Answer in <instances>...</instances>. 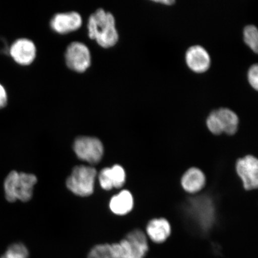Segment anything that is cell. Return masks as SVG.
Instances as JSON below:
<instances>
[{
    "label": "cell",
    "mask_w": 258,
    "mask_h": 258,
    "mask_svg": "<svg viewBox=\"0 0 258 258\" xmlns=\"http://www.w3.org/2000/svg\"><path fill=\"white\" fill-rule=\"evenodd\" d=\"M89 36L100 46L108 48L117 43L118 34L115 28L114 16L109 12L99 9L90 15L88 21Z\"/></svg>",
    "instance_id": "cell-1"
},
{
    "label": "cell",
    "mask_w": 258,
    "mask_h": 258,
    "mask_svg": "<svg viewBox=\"0 0 258 258\" xmlns=\"http://www.w3.org/2000/svg\"><path fill=\"white\" fill-rule=\"evenodd\" d=\"M37 182V177L33 174L12 171L6 177L5 181L6 200L11 203L18 200L22 202L30 201L33 196L34 186Z\"/></svg>",
    "instance_id": "cell-2"
},
{
    "label": "cell",
    "mask_w": 258,
    "mask_h": 258,
    "mask_svg": "<svg viewBox=\"0 0 258 258\" xmlns=\"http://www.w3.org/2000/svg\"><path fill=\"white\" fill-rule=\"evenodd\" d=\"M96 175V170L92 167L76 166L67 180V188L77 196H89L94 191Z\"/></svg>",
    "instance_id": "cell-3"
},
{
    "label": "cell",
    "mask_w": 258,
    "mask_h": 258,
    "mask_svg": "<svg viewBox=\"0 0 258 258\" xmlns=\"http://www.w3.org/2000/svg\"><path fill=\"white\" fill-rule=\"evenodd\" d=\"M74 151L80 160L90 164L98 163L104 155V146L98 138L90 137L77 138Z\"/></svg>",
    "instance_id": "cell-4"
},
{
    "label": "cell",
    "mask_w": 258,
    "mask_h": 258,
    "mask_svg": "<svg viewBox=\"0 0 258 258\" xmlns=\"http://www.w3.org/2000/svg\"><path fill=\"white\" fill-rule=\"evenodd\" d=\"M119 244L125 258H144L149 250L146 235L138 229L131 231Z\"/></svg>",
    "instance_id": "cell-5"
},
{
    "label": "cell",
    "mask_w": 258,
    "mask_h": 258,
    "mask_svg": "<svg viewBox=\"0 0 258 258\" xmlns=\"http://www.w3.org/2000/svg\"><path fill=\"white\" fill-rule=\"evenodd\" d=\"M66 63L70 69L77 72H84L91 63L89 48L80 42H73L67 48Z\"/></svg>",
    "instance_id": "cell-6"
},
{
    "label": "cell",
    "mask_w": 258,
    "mask_h": 258,
    "mask_svg": "<svg viewBox=\"0 0 258 258\" xmlns=\"http://www.w3.org/2000/svg\"><path fill=\"white\" fill-rule=\"evenodd\" d=\"M189 213L192 220L202 229H208L214 222V209L211 201L207 198L191 199L189 202Z\"/></svg>",
    "instance_id": "cell-7"
},
{
    "label": "cell",
    "mask_w": 258,
    "mask_h": 258,
    "mask_svg": "<svg viewBox=\"0 0 258 258\" xmlns=\"http://www.w3.org/2000/svg\"><path fill=\"white\" fill-rule=\"evenodd\" d=\"M236 171L246 190L258 188V159L246 156L237 161Z\"/></svg>",
    "instance_id": "cell-8"
},
{
    "label": "cell",
    "mask_w": 258,
    "mask_h": 258,
    "mask_svg": "<svg viewBox=\"0 0 258 258\" xmlns=\"http://www.w3.org/2000/svg\"><path fill=\"white\" fill-rule=\"evenodd\" d=\"M9 52L16 62L21 66H28L35 59L36 47L32 41L21 38L12 44Z\"/></svg>",
    "instance_id": "cell-9"
},
{
    "label": "cell",
    "mask_w": 258,
    "mask_h": 258,
    "mask_svg": "<svg viewBox=\"0 0 258 258\" xmlns=\"http://www.w3.org/2000/svg\"><path fill=\"white\" fill-rule=\"evenodd\" d=\"M185 59L187 66L197 73L207 72L211 66V57L208 51L199 45L191 46L187 50Z\"/></svg>",
    "instance_id": "cell-10"
},
{
    "label": "cell",
    "mask_w": 258,
    "mask_h": 258,
    "mask_svg": "<svg viewBox=\"0 0 258 258\" xmlns=\"http://www.w3.org/2000/svg\"><path fill=\"white\" fill-rule=\"evenodd\" d=\"M82 25V16L76 12L60 13L54 15L50 22L51 28L60 34L77 30Z\"/></svg>",
    "instance_id": "cell-11"
},
{
    "label": "cell",
    "mask_w": 258,
    "mask_h": 258,
    "mask_svg": "<svg viewBox=\"0 0 258 258\" xmlns=\"http://www.w3.org/2000/svg\"><path fill=\"white\" fill-rule=\"evenodd\" d=\"M125 172L122 167L118 164L111 167H106L99 175V182L105 190L120 188L125 181Z\"/></svg>",
    "instance_id": "cell-12"
},
{
    "label": "cell",
    "mask_w": 258,
    "mask_h": 258,
    "mask_svg": "<svg viewBox=\"0 0 258 258\" xmlns=\"http://www.w3.org/2000/svg\"><path fill=\"white\" fill-rule=\"evenodd\" d=\"M172 232L170 224L164 218L154 219L150 221L147 227V233L151 241L161 244L166 241Z\"/></svg>",
    "instance_id": "cell-13"
},
{
    "label": "cell",
    "mask_w": 258,
    "mask_h": 258,
    "mask_svg": "<svg viewBox=\"0 0 258 258\" xmlns=\"http://www.w3.org/2000/svg\"><path fill=\"white\" fill-rule=\"evenodd\" d=\"M206 182V176L201 169L192 167L183 174L181 185L183 189L189 194H196L204 188Z\"/></svg>",
    "instance_id": "cell-14"
},
{
    "label": "cell",
    "mask_w": 258,
    "mask_h": 258,
    "mask_svg": "<svg viewBox=\"0 0 258 258\" xmlns=\"http://www.w3.org/2000/svg\"><path fill=\"white\" fill-rule=\"evenodd\" d=\"M134 198L127 190H122L118 195L112 197L109 202V208L114 214L125 215L134 208Z\"/></svg>",
    "instance_id": "cell-15"
},
{
    "label": "cell",
    "mask_w": 258,
    "mask_h": 258,
    "mask_svg": "<svg viewBox=\"0 0 258 258\" xmlns=\"http://www.w3.org/2000/svg\"><path fill=\"white\" fill-rule=\"evenodd\" d=\"M217 111L224 133L228 135H233L236 133L239 124V118L237 115L227 108H219Z\"/></svg>",
    "instance_id": "cell-16"
},
{
    "label": "cell",
    "mask_w": 258,
    "mask_h": 258,
    "mask_svg": "<svg viewBox=\"0 0 258 258\" xmlns=\"http://www.w3.org/2000/svg\"><path fill=\"white\" fill-rule=\"evenodd\" d=\"M88 258H122L112 244H102L93 247L88 254Z\"/></svg>",
    "instance_id": "cell-17"
},
{
    "label": "cell",
    "mask_w": 258,
    "mask_h": 258,
    "mask_svg": "<svg viewBox=\"0 0 258 258\" xmlns=\"http://www.w3.org/2000/svg\"><path fill=\"white\" fill-rule=\"evenodd\" d=\"M244 41L251 50L258 54V29L253 25H249L243 31Z\"/></svg>",
    "instance_id": "cell-18"
},
{
    "label": "cell",
    "mask_w": 258,
    "mask_h": 258,
    "mask_svg": "<svg viewBox=\"0 0 258 258\" xmlns=\"http://www.w3.org/2000/svg\"><path fill=\"white\" fill-rule=\"evenodd\" d=\"M29 251L25 244L16 243L11 245L0 258H29Z\"/></svg>",
    "instance_id": "cell-19"
},
{
    "label": "cell",
    "mask_w": 258,
    "mask_h": 258,
    "mask_svg": "<svg viewBox=\"0 0 258 258\" xmlns=\"http://www.w3.org/2000/svg\"><path fill=\"white\" fill-rule=\"evenodd\" d=\"M206 124L212 134L219 135L224 133L220 120L218 117L217 109L211 112L206 120Z\"/></svg>",
    "instance_id": "cell-20"
},
{
    "label": "cell",
    "mask_w": 258,
    "mask_h": 258,
    "mask_svg": "<svg viewBox=\"0 0 258 258\" xmlns=\"http://www.w3.org/2000/svg\"><path fill=\"white\" fill-rule=\"evenodd\" d=\"M247 78L250 86L258 91V63H254L250 67Z\"/></svg>",
    "instance_id": "cell-21"
},
{
    "label": "cell",
    "mask_w": 258,
    "mask_h": 258,
    "mask_svg": "<svg viewBox=\"0 0 258 258\" xmlns=\"http://www.w3.org/2000/svg\"><path fill=\"white\" fill-rule=\"evenodd\" d=\"M8 101V95L6 90L0 84V108L5 107Z\"/></svg>",
    "instance_id": "cell-22"
},
{
    "label": "cell",
    "mask_w": 258,
    "mask_h": 258,
    "mask_svg": "<svg viewBox=\"0 0 258 258\" xmlns=\"http://www.w3.org/2000/svg\"><path fill=\"white\" fill-rule=\"evenodd\" d=\"M157 3H162V4H164L166 5H172L175 3V1H171V0H163V1H155Z\"/></svg>",
    "instance_id": "cell-23"
}]
</instances>
